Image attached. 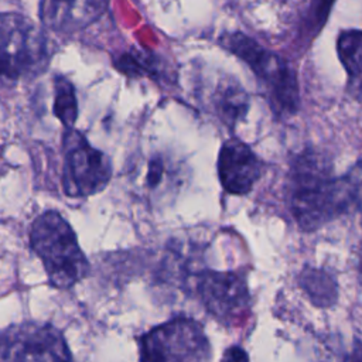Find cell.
<instances>
[{
    "label": "cell",
    "instance_id": "obj_9",
    "mask_svg": "<svg viewBox=\"0 0 362 362\" xmlns=\"http://www.w3.org/2000/svg\"><path fill=\"white\" fill-rule=\"evenodd\" d=\"M184 164L168 151H150L140 157L132 170L136 191L150 202H163L174 197L185 181Z\"/></svg>",
    "mask_w": 362,
    "mask_h": 362
},
{
    "label": "cell",
    "instance_id": "obj_8",
    "mask_svg": "<svg viewBox=\"0 0 362 362\" xmlns=\"http://www.w3.org/2000/svg\"><path fill=\"white\" fill-rule=\"evenodd\" d=\"M195 288L204 307L222 322H232L249 310V288L235 272L204 270L195 277Z\"/></svg>",
    "mask_w": 362,
    "mask_h": 362
},
{
    "label": "cell",
    "instance_id": "obj_18",
    "mask_svg": "<svg viewBox=\"0 0 362 362\" xmlns=\"http://www.w3.org/2000/svg\"><path fill=\"white\" fill-rule=\"evenodd\" d=\"M222 362H249V356L240 346H229L223 354Z\"/></svg>",
    "mask_w": 362,
    "mask_h": 362
},
{
    "label": "cell",
    "instance_id": "obj_2",
    "mask_svg": "<svg viewBox=\"0 0 362 362\" xmlns=\"http://www.w3.org/2000/svg\"><path fill=\"white\" fill-rule=\"evenodd\" d=\"M219 44L252 69L276 115L290 116L298 110L300 88L297 75L279 54L266 49L240 31L225 33L219 37Z\"/></svg>",
    "mask_w": 362,
    "mask_h": 362
},
{
    "label": "cell",
    "instance_id": "obj_17",
    "mask_svg": "<svg viewBox=\"0 0 362 362\" xmlns=\"http://www.w3.org/2000/svg\"><path fill=\"white\" fill-rule=\"evenodd\" d=\"M117 69L122 72H126L127 75H147L153 78L156 74L160 72L158 66L160 62L156 59L154 55L147 52H139V54H123L116 61Z\"/></svg>",
    "mask_w": 362,
    "mask_h": 362
},
{
    "label": "cell",
    "instance_id": "obj_10",
    "mask_svg": "<svg viewBox=\"0 0 362 362\" xmlns=\"http://www.w3.org/2000/svg\"><path fill=\"white\" fill-rule=\"evenodd\" d=\"M204 107L225 127L233 130L245 120L250 99L240 82L226 74H219L204 82L199 89Z\"/></svg>",
    "mask_w": 362,
    "mask_h": 362
},
{
    "label": "cell",
    "instance_id": "obj_14",
    "mask_svg": "<svg viewBox=\"0 0 362 362\" xmlns=\"http://www.w3.org/2000/svg\"><path fill=\"white\" fill-rule=\"evenodd\" d=\"M337 51L346 72V90L362 103V31L344 30L338 35Z\"/></svg>",
    "mask_w": 362,
    "mask_h": 362
},
{
    "label": "cell",
    "instance_id": "obj_7",
    "mask_svg": "<svg viewBox=\"0 0 362 362\" xmlns=\"http://www.w3.org/2000/svg\"><path fill=\"white\" fill-rule=\"evenodd\" d=\"M0 362H74V359L55 327L23 322L0 331Z\"/></svg>",
    "mask_w": 362,
    "mask_h": 362
},
{
    "label": "cell",
    "instance_id": "obj_12",
    "mask_svg": "<svg viewBox=\"0 0 362 362\" xmlns=\"http://www.w3.org/2000/svg\"><path fill=\"white\" fill-rule=\"evenodd\" d=\"M107 4L109 0H41L40 18L54 31L75 33L95 23Z\"/></svg>",
    "mask_w": 362,
    "mask_h": 362
},
{
    "label": "cell",
    "instance_id": "obj_3",
    "mask_svg": "<svg viewBox=\"0 0 362 362\" xmlns=\"http://www.w3.org/2000/svg\"><path fill=\"white\" fill-rule=\"evenodd\" d=\"M51 45L40 27L17 13H0V88H13L41 75Z\"/></svg>",
    "mask_w": 362,
    "mask_h": 362
},
{
    "label": "cell",
    "instance_id": "obj_4",
    "mask_svg": "<svg viewBox=\"0 0 362 362\" xmlns=\"http://www.w3.org/2000/svg\"><path fill=\"white\" fill-rule=\"evenodd\" d=\"M30 243L42 260L54 287L69 288L88 274L89 263L79 247L76 235L59 212L45 211L34 219Z\"/></svg>",
    "mask_w": 362,
    "mask_h": 362
},
{
    "label": "cell",
    "instance_id": "obj_16",
    "mask_svg": "<svg viewBox=\"0 0 362 362\" xmlns=\"http://www.w3.org/2000/svg\"><path fill=\"white\" fill-rule=\"evenodd\" d=\"M54 115L66 130L74 129L78 117V100L74 85L62 75H57L54 79Z\"/></svg>",
    "mask_w": 362,
    "mask_h": 362
},
{
    "label": "cell",
    "instance_id": "obj_19",
    "mask_svg": "<svg viewBox=\"0 0 362 362\" xmlns=\"http://www.w3.org/2000/svg\"><path fill=\"white\" fill-rule=\"evenodd\" d=\"M341 362H362V342L355 339L351 348L342 355Z\"/></svg>",
    "mask_w": 362,
    "mask_h": 362
},
{
    "label": "cell",
    "instance_id": "obj_11",
    "mask_svg": "<svg viewBox=\"0 0 362 362\" xmlns=\"http://www.w3.org/2000/svg\"><path fill=\"white\" fill-rule=\"evenodd\" d=\"M263 164L256 153L238 139L226 140L218 156V175L232 195L247 194L262 175Z\"/></svg>",
    "mask_w": 362,
    "mask_h": 362
},
{
    "label": "cell",
    "instance_id": "obj_5",
    "mask_svg": "<svg viewBox=\"0 0 362 362\" xmlns=\"http://www.w3.org/2000/svg\"><path fill=\"white\" fill-rule=\"evenodd\" d=\"M211 346L202 325L174 318L140 338V362H209Z\"/></svg>",
    "mask_w": 362,
    "mask_h": 362
},
{
    "label": "cell",
    "instance_id": "obj_6",
    "mask_svg": "<svg viewBox=\"0 0 362 362\" xmlns=\"http://www.w3.org/2000/svg\"><path fill=\"white\" fill-rule=\"evenodd\" d=\"M110 158L92 147L75 129L64 134L62 187L68 197L83 198L100 192L112 178Z\"/></svg>",
    "mask_w": 362,
    "mask_h": 362
},
{
    "label": "cell",
    "instance_id": "obj_13",
    "mask_svg": "<svg viewBox=\"0 0 362 362\" xmlns=\"http://www.w3.org/2000/svg\"><path fill=\"white\" fill-rule=\"evenodd\" d=\"M296 37L310 41L325 24L335 0H273Z\"/></svg>",
    "mask_w": 362,
    "mask_h": 362
},
{
    "label": "cell",
    "instance_id": "obj_1",
    "mask_svg": "<svg viewBox=\"0 0 362 362\" xmlns=\"http://www.w3.org/2000/svg\"><path fill=\"white\" fill-rule=\"evenodd\" d=\"M286 201L301 229L321 228L362 205V161L338 177L322 153H297L287 173Z\"/></svg>",
    "mask_w": 362,
    "mask_h": 362
},
{
    "label": "cell",
    "instance_id": "obj_15",
    "mask_svg": "<svg viewBox=\"0 0 362 362\" xmlns=\"http://www.w3.org/2000/svg\"><path fill=\"white\" fill-rule=\"evenodd\" d=\"M298 281L308 298L318 307H328L337 301L338 287L335 280L324 270L305 267Z\"/></svg>",
    "mask_w": 362,
    "mask_h": 362
}]
</instances>
